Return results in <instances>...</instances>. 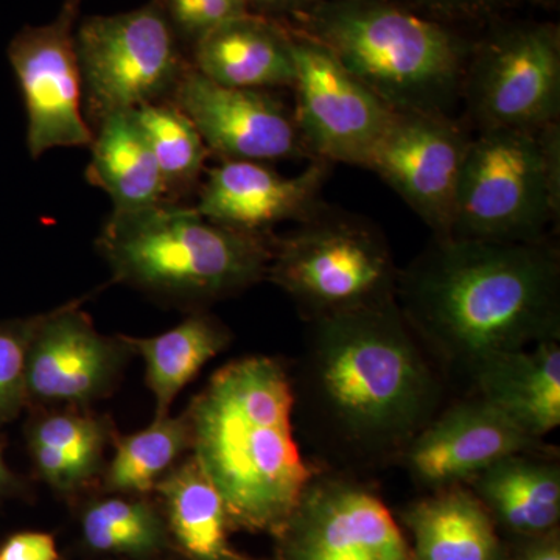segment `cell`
Listing matches in <instances>:
<instances>
[{
	"label": "cell",
	"mask_w": 560,
	"mask_h": 560,
	"mask_svg": "<svg viewBox=\"0 0 560 560\" xmlns=\"http://www.w3.org/2000/svg\"><path fill=\"white\" fill-rule=\"evenodd\" d=\"M412 331L471 371L497 353L559 340L560 260L547 242L436 237L399 272Z\"/></svg>",
	"instance_id": "1"
},
{
	"label": "cell",
	"mask_w": 560,
	"mask_h": 560,
	"mask_svg": "<svg viewBox=\"0 0 560 560\" xmlns=\"http://www.w3.org/2000/svg\"><path fill=\"white\" fill-rule=\"evenodd\" d=\"M293 410L289 374L268 357L221 368L191 404L195 459L237 525L282 530L315 480L294 440Z\"/></svg>",
	"instance_id": "2"
},
{
	"label": "cell",
	"mask_w": 560,
	"mask_h": 560,
	"mask_svg": "<svg viewBox=\"0 0 560 560\" xmlns=\"http://www.w3.org/2000/svg\"><path fill=\"white\" fill-rule=\"evenodd\" d=\"M313 320L311 386L320 418L357 451L407 447L433 418L440 388L399 304Z\"/></svg>",
	"instance_id": "3"
},
{
	"label": "cell",
	"mask_w": 560,
	"mask_h": 560,
	"mask_svg": "<svg viewBox=\"0 0 560 560\" xmlns=\"http://www.w3.org/2000/svg\"><path fill=\"white\" fill-rule=\"evenodd\" d=\"M293 21L388 108L453 116L474 49L440 22L386 0H323Z\"/></svg>",
	"instance_id": "4"
},
{
	"label": "cell",
	"mask_w": 560,
	"mask_h": 560,
	"mask_svg": "<svg viewBox=\"0 0 560 560\" xmlns=\"http://www.w3.org/2000/svg\"><path fill=\"white\" fill-rule=\"evenodd\" d=\"M98 249L114 278L180 300L230 296L267 276L272 237L206 219L194 206L162 205L114 212Z\"/></svg>",
	"instance_id": "5"
},
{
	"label": "cell",
	"mask_w": 560,
	"mask_h": 560,
	"mask_svg": "<svg viewBox=\"0 0 560 560\" xmlns=\"http://www.w3.org/2000/svg\"><path fill=\"white\" fill-rule=\"evenodd\" d=\"M559 212V121L471 135L448 237L540 242Z\"/></svg>",
	"instance_id": "6"
},
{
	"label": "cell",
	"mask_w": 560,
	"mask_h": 560,
	"mask_svg": "<svg viewBox=\"0 0 560 560\" xmlns=\"http://www.w3.org/2000/svg\"><path fill=\"white\" fill-rule=\"evenodd\" d=\"M267 278L315 319L396 300L399 272L377 228L323 205L287 237H272Z\"/></svg>",
	"instance_id": "7"
},
{
	"label": "cell",
	"mask_w": 560,
	"mask_h": 560,
	"mask_svg": "<svg viewBox=\"0 0 560 560\" xmlns=\"http://www.w3.org/2000/svg\"><path fill=\"white\" fill-rule=\"evenodd\" d=\"M75 49L84 116L94 125L109 114L171 101L190 66L161 0L86 18L75 28Z\"/></svg>",
	"instance_id": "8"
},
{
	"label": "cell",
	"mask_w": 560,
	"mask_h": 560,
	"mask_svg": "<svg viewBox=\"0 0 560 560\" xmlns=\"http://www.w3.org/2000/svg\"><path fill=\"white\" fill-rule=\"evenodd\" d=\"M460 101L475 130L541 128L560 116V39L552 25H522L471 50Z\"/></svg>",
	"instance_id": "9"
},
{
	"label": "cell",
	"mask_w": 560,
	"mask_h": 560,
	"mask_svg": "<svg viewBox=\"0 0 560 560\" xmlns=\"http://www.w3.org/2000/svg\"><path fill=\"white\" fill-rule=\"evenodd\" d=\"M294 57V124L311 160L364 167L393 109L330 50L287 27Z\"/></svg>",
	"instance_id": "10"
},
{
	"label": "cell",
	"mask_w": 560,
	"mask_h": 560,
	"mask_svg": "<svg viewBox=\"0 0 560 560\" xmlns=\"http://www.w3.org/2000/svg\"><path fill=\"white\" fill-rule=\"evenodd\" d=\"M80 3L65 0L44 25H27L9 46L25 113L32 160L55 149L90 147L94 132L83 109V81L75 49Z\"/></svg>",
	"instance_id": "11"
},
{
	"label": "cell",
	"mask_w": 560,
	"mask_h": 560,
	"mask_svg": "<svg viewBox=\"0 0 560 560\" xmlns=\"http://www.w3.org/2000/svg\"><path fill=\"white\" fill-rule=\"evenodd\" d=\"M470 138L447 114L393 110L364 168L377 173L436 237H448Z\"/></svg>",
	"instance_id": "12"
},
{
	"label": "cell",
	"mask_w": 560,
	"mask_h": 560,
	"mask_svg": "<svg viewBox=\"0 0 560 560\" xmlns=\"http://www.w3.org/2000/svg\"><path fill=\"white\" fill-rule=\"evenodd\" d=\"M282 533V560H416L385 503L355 482L313 480Z\"/></svg>",
	"instance_id": "13"
},
{
	"label": "cell",
	"mask_w": 560,
	"mask_h": 560,
	"mask_svg": "<svg viewBox=\"0 0 560 560\" xmlns=\"http://www.w3.org/2000/svg\"><path fill=\"white\" fill-rule=\"evenodd\" d=\"M171 101L221 161L270 162L308 158L293 113L268 91L221 86L191 65Z\"/></svg>",
	"instance_id": "14"
},
{
	"label": "cell",
	"mask_w": 560,
	"mask_h": 560,
	"mask_svg": "<svg viewBox=\"0 0 560 560\" xmlns=\"http://www.w3.org/2000/svg\"><path fill=\"white\" fill-rule=\"evenodd\" d=\"M539 444L478 397L431 419L405 447V464L416 481L438 490L471 481L499 460Z\"/></svg>",
	"instance_id": "15"
},
{
	"label": "cell",
	"mask_w": 560,
	"mask_h": 560,
	"mask_svg": "<svg viewBox=\"0 0 560 560\" xmlns=\"http://www.w3.org/2000/svg\"><path fill=\"white\" fill-rule=\"evenodd\" d=\"M330 167L313 160L300 175L283 176L267 162L220 161L206 173L194 208L232 230L270 235L276 224L301 223L323 206L320 191Z\"/></svg>",
	"instance_id": "16"
},
{
	"label": "cell",
	"mask_w": 560,
	"mask_h": 560,
	"mask_svg": "<svg viewBox=\"0 0 560 560\" xmlns=\"http://www.w3.org/2000/svg\"><path fill=\"white\" fill-rule=\"evenodd\" d=\"M103 337L79 304L40 315L28 345L27 399L44 404H83L113 385L127 342Z\"/></svg>",
	"instance_id": "17"
},
{
	"label": "cell",
	"mask_w": 560,
	"mask_h": 560,
	"mask_svg": "<svg viewBox=\"0 0 560 560\" xmlns=\"http://www.w3.org/2000/svg\"><path fill=\"white\" fill-rule=\"evenodd\" d=\"M190 65L213 83L237 90L270 91L294 81L289 28L256 13L210 32L191 49Z\"/></svg>",
	"instance_id": "18"
},
{
	"label": "cell",
	"mask_w": 560,
	"mask_h": 560,
	"mask_svg": "<svg viewBox=\"0 0 560 560\" xmlns=\"http://www.w3.org/2000/svg\"><path fill=\"white\" fill-rule=\"evenodd\" d=\"M480 399L495 407L529 436L541 440L560 423L558 340L497 353L474 370Z\"/></svg>",
	"instance_id": "19"
},
{
	"label": "cell",
	"mask_w": 560,
	"mask_h": 560,
	"mask_svg": "<svg viewBox=\"0 0 560 560\" xmlns=\"http://www.w3.org/2000/svg\"><path fill=\"white\" fill-rule=\"evenodd\" d=\"M92 132L86 179L108 194L114 212H131L165 202L160 168L132 110L103 117Z\"/></svg>",
	"instance_id": "20"
},
{
	"label": "cell",
	"mask_w": 560,
	"mask_h": 560,
	"mask_svg": "<svg viewBox=\"0 0 560 560\" xmlns=\"http://www.w3.org/2000/svg\"><path fill=\"white\" fill-rule=\"evenodd\" d=\"M416 560H499L492 514L474 490L438 489L407 512Z\"/></svg>",
	"instance_id": "21"
},
{
	"label": "cell",
	"mask_w": 560,
	"mask_h": 560,
	"mask_svg": "<svg viewBox=\"0 0 560 560\" xmlns=\"http://www.w3.org/2000/svg\"><path fill=\"white\" fill-rule=\"evenodd\" d=\"M474 493L490 514L525 536H541L558 525L560 470L551 460L528 453L512 455L478 474Z\"/></svg>",
	"instance_id": "22"
},
{
	"label": "cell",
	"mask_w": 560,
	"mask_h": 560,
	"mask_svg": "<svg viewBox=\"0 0 560 560\" xmlns=\"http://www.w3.org/2000/svg\"><path fill=\"white\" fill-rule=\"evenodd\" d=\"M124 340L145 361L147 383L156 400L154 418H164L184 386L226 348L230 331L212 316L198 313L158 337Z\"/></svg>",
	"instance_id": "23"
},
{
	"label": "cell",
	"mask_w": 560,
	"mask_h": 560,
	"mask_svg": "<svg viewBox=\"0 0 560 560\" xmlns=\"http://www.w3.org/2000/svg\"><path fill=\"white\" fill-rule=\"evenodd\" d=\"M171 528L195 560H237L226 537L228 514L219 490L198 460L190 458L158 482Z\"/></svg>",
	"instance_id": "24"
},
{
	"label": "cell",
	"mask_w": 560,
	"mask_h": 560,
	"mask_svg": "<svg viewBox=\"0 0 560 560\" xmlns=\"http://www.w3.org/2000/svg\"><path fill=\"white\" fill-rule=\"evenodd\" d=\"M145 132L164 186L165 202L180 205L200 187L208 147L189 117L172 101L149 103L132 109Z\"/></svg>",
	"instance_id": "25"
},
{
	"label": "cell",
	"mask_w": 560,
	"mask_h": 560,
	"mask_svg": "<svg viewBox=\"0 0 560 560\" xmlns=\"http://www.w3.org/2000/svg\"><path fill=\"white\" fill-rule=\"evenodd\" d=\"M190 447V425L184 418H154L150 427L117 444L106 482L110 490L143 493L156 488L180 453Z\"/></svg>",
	"instance_id": "26"
},
{
	"label": "cell",
	"mask_w": 560,
	"mask_h": 560,
	"mask_svg": "<svg viewBox=\"0 0 560 560\" xmlns=\"http://www.w3.org/2000/svg\"><path fill=\"white\" fill-rule=\"evenodd\" d=\"M83 534L94 550L149 555L162 544V525L156 512L142 501H98L83 517Z\"/></svg>",
	"instance_id": "27"
},
{
	"label": "cell",
	"mask_w": 560,
	"mask_h": 560,
	"mask_svg": "<svg viewBox=\"0 0 560 560\" xmlns=\"http://www.w3.org/2000/svg\"><path fill=\"white\" fill-rule=\"evenodd\" d=\"M39 318L0 323V425L16 418L27 400L25 364Z\"/></svg>",
	"instance_id": "28"
},
{
	"label": "cell",
	"mask_w": 560,
	"mask_h": 560,
	"mask_svg": "<svg viewBox=\"0 0 560 560\" xmlns=\"http://www.w3.org/2000/svg\"><path fill=\"white\" fill-rule=\"evenodd\" d=\"M105 441L106 429L102 420L69 412L39 419L31 430V445L49 447L95 467L101 460Z\"/></svg>",
	"instance_id": "29"
},
{
	"label": "cell",
	"mask_w": 560,
	"mask_h": 560,
	"mask_svg": "<svg viewBox=\"0 0 560 560\" xmlns=\"http://www.w3.org/2000/svg\"><path fill=\"white\" fill-rule=\"evenodd\" d=\"M179 43L194 49L205 36L250 13L248 0H161Z\"/></svg>",
	"instance_id": "30"
},
{
	"label": "cell",
	"mask_w": 560,
	"mask_h": 560,
	"mask_svg": "<svg viewBox=\"0 0 560 560\" xmlns=\"http://www.w3.org/2000/svg\"><path fill=\"white\" fill-rule=\"evenodd\" d=\"M31 452L40 477L57 489L79 488L97 469L86 460L72 458L43 445H31Z\"/></svg>",
	"instance_id": "31"
},
{
	"label": "cell",
	"mask_w": 560,
	"mask_h": 560,
	"mask_svg": "<svg viewBox=\"0 0 560 560\" xmlns=\"http://www.w3.org/2000/svg\"><path fill=\"white\" fill-rule=\"evenodd\" d=\"M0 560H58L57 544L46 533L14 534L0 550Z\"/></svg>",
	"instance_id": "32"
},
{
	"label": "cell",
	"mask_w": 560,
	"mask_h": 560,
	"mask_svg": "<svg viewBox=\"0 0 560 560\" xmlns=\"http://www.w3.org/2000/svg\"><path fill=\"white\" fill-rule=\"evenodd\" d=\"M434 16H478L495 5L497 0H405Z\"/></svg>",
	"instance_id": "33"
},
{
	"label": "cell",
	"mask_w": 560,
	"mask_h": 560,
	"mask_svg": "<svg viewBox=\"0 0 560 560\" xmlns=\"http://www.w3.org/2000/svg\"><path fill=\"white\" fill-rule=\"evenodd\" d=\"M323 0H248L250 13L261 14V16H296L318 5Z\"/></svg>",
	"instance_id": "34"
},
{
	"label": "cell",
	"mask_w": 560,
	"mask_h": 560,
	"mask_svg": "<svg viewBox=\"0 0 560 560\" xmlns=\"http://www.w3.org/2000/svg\"><path fill=\"white\" fill-rule=\"evenodd\" d=\"M521 560H560L558 537L551 536L530 545Z\"/></svg>",
	"instance_id": "35"
},
{
	"label": "cell",
	"mask_w": 560,
	"mask_h": 560,
	"mask_svg": "<svg viewBox=\"0 0 560 560\" xmlns=\"http://www.w3.org/2000/svg\"><path fill=\"white\" fill-rule=\"evenodd\" d=\"M11 482H13V475L7 467L5 460H3L2 451H0V490H5L10 488Z\"/></svg>",
	"instance_id": "36"
},
{
	"label": "cell",
	"mask_w": 560,
	"mask_h": 560,
	"mask_svg": "<svg viewBox=\"0 0 560 560\" xmlns=\"http://www.w3.org/2000/svg\"><path fill=\"white\" fill-rule=\"evenodd\" d=\"M77 2H81V0H77Z\"/></svg>",
	"instance_id": "37"
}]
</instances>
